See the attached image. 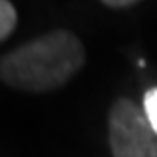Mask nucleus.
Returning <instances> with one entry per match:
<instances>
[{"label":"nucleus","instance_id":"nucleus-3","mask_svg":"<svg viewBox=\"0 0 157 157\" xmlns=\"http://www.w3.org/2000/svg\"><path fill=\"white\" fill-rule=\"evenodd\" d=\"M17 25V12L10 0H0V42L6 40Z\"/></svg>","mask_w":157,"mask_h":157},{"label":"nucleus","instance_id":"nucleus-5","mask_svg":"<svg viewBox=\"0 0 157 157\" xmlns=\"http://www.w3.org/2000/svg\"><path fill=\"white\" fill-rule=\"evenodd\" d=\"M102 2L110 8H127V6H132L140 2V0H102Z\"/></svg>","mask_w":157,"mask_h":157},{"label":"nucleus","instance_id":"nucleus-4","mask_svg":"<svg viewBox=\"0 0 157 157\" xmlns=\"http://www.w3.org/2000/svg\"><path fill=\"white\" fill-rule=\"evenodd\" d=\"M144 114L157 134V87L148 89L144 95Z\"/></svg>","mask_w":157,"mask_h":157},{"label":"nucleus","instance_id":"nucleus-1","mask_svg":"<svg viewBox=\"0 0 157 157\" xmlns=\"http://www.w3.org/2000/svg\"><path fill=\"white\" fill-rule=\"evenodd\" d=\"M85 49L70 30H53L0 57V80L21 91L46 93L83 66Z\"/></svg>","mask_w":157,"mask_h":157},{"label":"nucleus","instance_id":"nucleus-2","mask_svg":"<svg viewBox=\"0 0 157 157\" xmlns=\"http://www.w3.org/2000/svg\"><path fill=\"white\" fill-rule=\"evenodd\" d=\"M108 138L114 157H157V134L131 98H117L112 104Z\"/></svg>","mask_w":157,"mask_h":157}]
</instances>
